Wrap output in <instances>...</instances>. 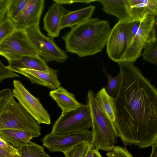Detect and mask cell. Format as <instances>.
Segmentation results:
<instances>
[{"mask_svg":"<svg viewBox=\"0 0 157 157\" xmlns=\"http://www.w3.org/2000/svg\"><path fill=\"white\" fill-rule=\"evenodd\" d=\"M8 62V67L14 72L17 69L20 68L46 72H49L52 69L48 66L45 60L39 55L36 56H24L19 59Z\"/></svg>","mask_w":157,"mask_h":157,"instance_id":"cell-18","label":"cell"},{"mask_svg":"<svg viewBox=\"0 0 157 157\" xmlns=\"http://www.w3.org/2000/svg\"><path fill=\"white\" fill-rule=\"evenodd\" d=\"M54 2L63 5V4L70 5L75 3H82L89 4L92 2L97 1V0H53Z\"/></svg>","mask_w":157,"mask_h":157,"instance_id":"cell-32","label":"cell"},{"mask_svg":"<svg viewBox=\"0 0 157 157\" xmlns=\"http://www.w3.org/2000/svg\"><path fill=\"white\" fill-rule=\"evenodd\" d=\"M19 157H51L42 146L31 141L25 146L17 148Z\"/></svg>","mask_w":157,"mask_h":157,"instance_id":"cell-22","label":"cell"},{"mask_svg":"<svg viewBox=\"0 0 157 157\" xmlns=\"http://www.w3.org/2000/svg\"><path fill=\"white\" fill-rule=\"evenodd\" d=\"M107 157H133L126 148L116 146L106 153Z\"/></svg>","mask_w":157,"mask_h":157,"instance_id":"cell-28","label":"cell"},{"mask_svg":"<svg viewBox=\"0 0 157 157\" xmlns=\"http://www.w3.org/2000/svg\"><path fill=\"white\" fill-rule=\"evenodd\" d=\"M9 0H0V7L7 5Z\"/></svg>","mask_w":157,"mask_h":157,"instance_id":"cell-39","label":"cell"},{"mask_svg":"<svg viewBox=\"0 0 157 157\" xmlns=\"http://www.w3.org/2000/svg\"><path fill=\"white\" fill-rule=\"evenodd\" d=\"M95 95L90 90L87 95L92 122L90 144L95 149L108 152L115 146L117 136L114 126L101 110Z\"/></svg>","mask_w":157,"mask_h":157,"instance_id":"cell-3","label":"cell"},{"mask_svg":"<svg viewBox=\"0 0 157 157\" xmlns=\"http://www.w3.org/2000/svg\"><path fill=\"white\" fill-rule=\"evenodd\" d=\"M92 132L88 130L63 134L50 132L41 138L43 145L52 152H63L83 142L91 143Z\"/></svg>","mask_w":157,"mask_h":157,"instance_id":"cell-11","label":"cell"},{"mask_svg":"<svg viewBox=\"0 0 157 157\" xmlns=\"http://www.w3.org/2000/svg\"><path fill=\"white\" fill-rule=\"evenodd\" d=\"M0 148L14 155L20 156L17 149L3 139L0 140Z\"/></svg>","mask_w":157,"mask_h":157,"instance_id":"cell-31","label":"cell"},{"mask_svg":"<svg viewBox=\"0 0 157 157\" xmlns=\"http://www.w3.org/2000/svg\"><path fill=\"white\" fill-rule=\"evenodd\" d=\"M140 21H132L130 28L132 38L136 34L140 26Z\"/></svg>","mask_w":157,"mask_h":157,"instance_id":"cell-34","label":"cell"},{"mask_svg":"<svg viewBox=\"0 0 157 157\" xmlns=\"http://www.w3.org/2000/svg\"><path fill=\"white\" fill-rule=\"evenodd\" d=\"M0 55L9 61L17 60L24 56L39 55L25 30L15 29L0 42Z\"/></svg>","mask_w":157,"mask_h":157,"instance_id":"cell-6","label":"cell"},{"mask_svg":"<svg viewBox=\"0 0 157 157\" xmlns=\"http://www.w3.org/2000/svg\"><path fill=\"white\" fill-rule=\"evenodd\" d=\"M3 139L2 138L1 136L0 135V140H2Z\"/></svg>","mask_w":157,"mask_h":157,"instance_id":"cell-40","label":"cell"},{"mask_svg":"<svg viewBox=\"0 0 157 157\" xmlns=\"http://www.w3.org/2000/svg\"><path fill=\"white\" fill-rule=\"evenodd\" d=\"M103 6L107 14L117 17L119 21H132L130 16V6L128 0H97Z\"/></svg>","mask_w":157,"mask_h":157,"instance_id":"cell-17","label":"cell"},{"mask_svg":"<svg viewBox=\"0 0 157 157\" xmlns=\"http://www.w3.org/2000/svg\"><path fill=\"white\" fill-rule=\"evenodd\" d=\"M69 11L62 5L55 2L49 7L43 19V28L49 36H59L61 19Z\"/></svg>","mask_w":157,"mask_h":157,"instance_id":"cell-14","label":"cell"},{"mask_svg":"<svg viewBox=\"0 0 157 157\" xmlns=\"http://www.w3.org/2000/svg\"><path fill=\"white\" fill-rule=\"evenodd\" d=\"M49 95L61 109V115L75 110L82 104L76 100L73 94L62 87L50 91Z\"/></svg>","mask_w":157,"mask_h":157,"instance_id":"cell-16","label":"cell"},{"mask_svg":"<svg viewBox=\"0 0 157 157\" xmlns=\"http://www.w3.org/2000/svg\"><path fill=\"white\" fill-rule=\"evenodd\" d=\"M91 146L89 142L77 145L63 152L65 157H85Z\"/></svg>","mask_w":157,"mask_h":157,"instance_id":"cell-25","label":"cell"},{"mask_svg":"<svg viewBox=\"0 0 157 157\" xmlns=\"http://www.w3.org/2000/svg\"><path fill=\"white\" fill-rule=\"evenodd\" d=\"M111 29L108 21L91 18L71 28L62 39L67 52L80 57L91 56L104 48Z\"/></svg>","mask_w":157,"mask_h":157,"instance_id":"cell-2","label":"cell"},{"mask_svg":"<svg viewBox=\"0 0 157 157\" xmlns=\"http://www.w3.org/2000/svg\"><path fill=\"white\" fill-rule=\"evenodd\" d=\"M30 40L38 52V55L47 63L55 61L63 63L68 56L55 43L54 38L47 37L41 32L39 25L26 29Z\"/></svg>","mask_w":157,"mask_h":157,"instance_id":"cell-8","label":"cell"},{"mask_svg":"<svg viewBox=\"0 0 157 157\" xmlns=\"http://www.w3.org/2000/svg\"><path fill=\"white\" fill-rule=\"evenodd\" d=\"M142 54L143 59L157 65V40L147 43L144 47Z\"/></svg>","mask_w":157,"mask_h":157,"instance_id":"cell-24","label":"cell"},{"mask_svg":"<svg viewBox=\"0 0 157 157\" xmlns=\"http://www.w3.org/2000/svg\"><path fill=\"white\" fill-rule=\"evenodd\" d=\"M121 86L115 99L117 137L143 149L157 143V90L133 63L117 62Z\"/></svg>","mask_w":157,"mask_h":157,"instance_id":"cell-1","label":"cell"},{"mask_svg":"<svg viewBox=\"0 0 157 157\" xmlns=\"http://www.w3.org/2000/svg\"><path fill=\"white\" fill-rule=\"evenodd\" d=\"M12 95V92L9 88L5 89L0 91V113Z\"/></svg>","mask_w":157,"mask_h":157,"instance_id":"cell-30","label":"cell"},{"mask_svg":"<svg viewBox=\"0 0 157 157\" xmlns=\"http://www.w3.org/2000/svg\"><path fill=\"white\" fill-rule=\"evenodd\" d=\"M19 75L5 66L0 60V82L4 79L10 78L19 77Z\"/></svg>","mask_w":157,"mask_h":157,"instance_id":"cell-29","label":"cell"},{"mask_svg":"<svg viewBox=\"0 0 157 157\" xmlns=\"http://www.w3.org/2000/svg\"><path fill=\"white\" fill-rule=\"evenodd\" d=\"M95 98L105 114L113 125L116 119L115 99L108 94L104 87L95 94Z\"/></svg>","mask_w":157,"mask_h":157,"instance_id":"cell-21","label":"cell"},{"mask_svg":"<svg viewBox=\"0 0 157 157\" xmlns=\"http://www.w3.org/2000/svg\"><path fill=\"white\" fill-rule=\"evenodd\" d=\"M95 6L90 5L74 11H69L62 17L60 29L71 28L91 18L95 10Z\"/></svg>","mask_w":157,"mask_h":157,"instance_id":"cell-19","label":"cell"},{"mask_svg":"<svg viewBox=\"0 0 157 157\" xmlns=\"http://www.w3.org/2000/svg\"><path fill=\"white\" fill-rule=\"evenodd\" d=\"M16 29L13 21L10 18L0 25V42Z\"/></svg>","mask_w":157,"mask_h":157,"instance_id":"cell-27","label":"cell"},{"mask_svg":"<svg viewBox=\"0 0 157 157\" xmlns=\"http://www.w3.org/2000/svg\"><path fill=\"white\" fill-rule=\"evenodd\" d=\"M2 138L17 148L26 146L33 137V134L25 131L12 129L0 130Z\"/></svg>","mask_w":157,"mask_h":157,"instance_id":"cell-20","label":"cell"},{"mask_svg":"<svg viewBox=\"0 0 157 157\" xmlns=\"http://www.w3.org/2000/svg\"><path fill=\"white\" fill-rule=\"evenodd\" d=\"M12 94L23 108L40 124H50L51 118L39 98L34 97L19 80L13 82Z\"/></svg>","mask_w":157,"mask_h":157,"instance_id":"cell-10","label":"cell"},{"mask_svg":"<svg viewBox=\"0 0 157 157\" xmlns=\"http://www.w3.org/2000/svg\"><path fill=\"white\" fill-rule=\"evenodd\" d=\"M132 21H141L150 16H157L156 0H128Z\"/></svg>","mask_w":157,"mask_h":157,"instance_id":"cell-15","label":"cell"},{"mask_svg":"<svg viewBox=\"0 0 157 157\" xmlns=\"http://www.w3.org/2000/svg\"><path fill=\"white\" fill-rule=\"evenodd\" d=\"M7 4L8 3L4 6L0 7V25L10 18L8 11Z\"/></svg>","mask_w":157,"mask_h":157,"instance_id":"cell-33","label":"cell"},{"mask_svg":"<svg viewBox=\"0 0 157 157\" xmlns=\"http://www.w3.org/2000/svg\"><path fill=\"white\" fill-rule=\"evenodd\" d=\"M57 70L52 69L49 72L25 68L17 69L14 72L20 74L28 78L32 83L44 86L52 90L61 86L58 78Z\"/></svg>","mask_w":157,"mask_h":157,"instance_id":"cell-13","label":"cell"},{"mask_svg":"<svg viewBox=\"0 0 157 157\" xmlns=\"http://www.w3.org/2000/svg\"><path fill=\"white\" fill-rule=\"evenodd\" d=\"M103 71L106 75L108 84L104 87L106 92L109 96L115 99L118 93L121 84V76L120 73L116 77H113L111 74L107 73L104 68Z\"/></svg>","mask_w":157,"mask_h":157,"instance_id":"cell-23","label":"cell"},{"mask_svg":"<svg viewBox=\"0 0 157 157\" xmlns=\"http://www.w3.org/2000/svg\"><path fill=\"white\" fill-rule=\"evenodd\" d=\"M93 157H103L98 151L94 149Z\"/></svg>","mask_w":157,"mask_h":157,"instance_id":"cell-38","label":"cell"},{"mask_svg":"<svg viewBox=\"0 0 157 157\" xmlns=\"http://www.w3.org/2000/svg\"><path fill=\"white\" fill-rule=\"evenodd\" d=\"M44 6V0H29L22 12L13 20L16 29L25 30L39 25Z\"/></svg>","mask_w":157,"mask_h":157,"instance_id":"cell-12","label":"cell"},{"mask_svg":"<svg viewBox=\"0 0 157 157\" xmlns=\"http://www.w3.org/2000/svg\"><path fill=\"white\" fill-rule=\"evenodd\" d=\"M0 157H19V156L0 148Z\"/></svg>","mask_w":157,"mask_h":157,"instance_id":"cell-35","label":"cell"},{"mask_svg":"<svg viewBox=\"0 0 157 157\" xmlns=\"http://www.w3.org/2000/svg\"><path fill=\"white\" fill-rule=\"evenodd\" d=\"M132 21H118L111 29L106 45V52L109 58L115 62L121 61L131 40Z\"/></svg>","mask_w":157,"mask_h":157,"instance_id":"cell-9","label":"cell"},{"mask_svg":"<svg viewBox=\"0 0 157 157\" xmlns=\"http://www.w3.org/2000/svg\"><path fill=\"white\" fill-rule=\"evenodd\" d=\"M157 16H150L140 21L121 61L133 63L140 56L142 51L147 43L157 40Z\"/></svg>","mask_w":157,"mask_h":157,"instance_id":"cell-5","label":"cell"},{"mask_svg":"<svg viewBox=\"0 0 157 157\" xmlns=\"http://www.w3.org/2000/svg\"><path fill=\"white\" fill-rule=\"evenodd\" d=\"M151 147V152L149 157H157V143L153 145Z\"/></svg>","mask_w":157,"mask_h":157,"instance_id":"cell-36","label":"cell"},{"mask_svg":"<svg viewBox=\"0 0 157 157\" xmlns=\"http://www.w3.org/2000/svg\"><path fill=\"white\" fill-rule=\"evenodd\" d=\"M94 149L92 146L91 145L85 157H93V150Z\"/></svg>","mask_w":157,"mask_h":157,"instance_id":"cell-37","label":"cell"},{"mask_svg":"<svg viewBox=\"0 0 157 157\" xmlns=\"http://www.w3.org/2000/svg\"><path fill=\"white\" fill-rule=\"evenodd\" d=\"M92 126V119L88 104L61 115L54 124L51 132L63 134L80 132Z\"/></svg>","mask_w":157,"mask_h":157,"instance_id":"cell-7","label":"cell"},{"mask_svg":"<svg viewBox=\"0 0 157 157\" xmlns=\"http://www.w3.org/2000/svg\"><path fill=\"white\" fill-rule=\"evenodd\" d=\"M29 0H9L7 9L10 18L13 20L25 8Z\"/></svg>","mask_w":157,"mask_h":157,"instance_id":"cell-26","label":"cell"},{"mask_svg":"<svg viewBox=\"0 0 157 157\" xmlns=\"http://www.w3.org/2000/svg\"><path fill=\"white\" fill-rule=\"evenodd\" d=\"M6 129L25 131L36 137L41 135L40 124L16 101L13 94L0 113V130Z\"/></svg>","mask_w":157,"mask_h":157,"instance_id":"cell-4","label":"cell"}]
</instances>
